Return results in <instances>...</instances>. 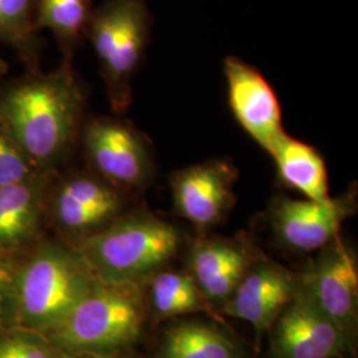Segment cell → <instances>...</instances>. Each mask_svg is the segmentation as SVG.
I'll list each match as a JSON object with an SVG mask.
<instances>
[{"label": "cell", "instance_id": "obj_1", "mask_svg": "<svg viewBox=\"0 0 358 358\" xmlns=\"http://www.w3.org/2000/svg\"><path fill=\"white\" fill-rule=\"evenodd\" d=\"M87 96L72 62L27 71L0 88V125L41 171L57 173L73 153Z\"/></svg>", "mask_w": 358, "mask_h": 358}, {"label": "cell", "instance_id": "obj_2", "mask_svg": "<svg viewBox=\"0 0 358 358\" xmlns=\"http://www.w3.org/2000/svg\"><path fill=\"white\" fill-rule=\"evenodd\" d=\"M96 282L75 245L38 241L15 266L8 327L45 336L68 317Z\"/></svg>", "mask_w": 358, "mask_h": 358}, {"label": "cell", "instance_id": "obj_3", "mask_svg": "<svg viewBox=\"0 0 358 358\" xmlns=\"http://www.w3.org/2000/svg\"><path fill=\"white\" fill-rule=\"evenodd\" d=\"M183 242L178 229L146 211L125 213L76 244L97 280L140 285L166 267Z\"/></svg>", "mask_w": 358, "mask_h": 358}, {"label": "cell", "instance_id": "obj_4", "mask_svg": "<svg viewBox=\"0 0 358 358\" xmlns=\"http://www.w3.org/2000/svg\"><path fill=\"white\" fill-rule=\"evenodd\" d=\"M145 320L140 285L97 280L68 317L44 337L64 355H118L140 340Z\"/></svg>", "mask_w": 358, "mask_h": 358}, {"label": "cell", "instance_id": "obj_5", "mask_svg": "<svg viewBox=\"0 0 358 358\" xmlns=\"http://www.w3.org/2000/svg\"><path fill=\"white\" fill-rule=\"evenodd\" d=\"M152 24L148 0H103L93 7L85 38L96 53L115 115H124L131 103L133 78L149 45Z\"/></svg>", "mask_w": 358, "mask_h": 358}, {"label": "cell", "instance_id": "obj_6", "mask_svg": "<svg viewBox=\"0 0 358 358\" xmlns=\"http://www.w3.org/2000/svg\"><path fill=\"white\" fill-rule=\"evenodd\" d=\"M80 143L88 170L121 192H141L155 176L149 142L129 121L93 117L84 125Z\"/></svg>", "mask_w": 358, "mask_h": 358}, {"label": "cell", "instance_id": "obj_7", "mask_svg": "<svg viewBox=\"0 0 358 358\" xmlns=\"http://www.w3.org/2000/svg\"><path fill=\"white\" fill-rule=\"evenodd\" d=\"M124 195L125 192L90 170L62 177L55 173L45 215L55 229L64 235L66 243L76 245L127 213Z\"/></svg>", "mask_w": 358, "mask_h": 358}, {"label": "cell", "instance_id": "obj_8", "mask_svg": "<svg viewBox=\"0 0 358 358\" xmlns=\"http://www.w3.org/2000/svg\"><path fill=\"white\" fill-rule=\"evenodd\" d=\"M355 208L353 192L325 202L276 196L269 205L267 220L278 243L294 252L309 254L337 239Z\"/></svg>", "mask_w": 358, "mask_h": 358}, {"label": "cell", "instance_id": "obj_9", "mask_svg": "<svg viewBox=\"0 0 358 358\" xmlns=\"http://www.w3.org/2000/svg\"><path fill=\"white\" fill-rule=\"evenodd\" d=\"M269 333L272 358H340L353 348L301 280Z\"/></svg>", "mask_w": 358, "mask_h": 358}, {"label": "cell", "instance_id": "obj_10", "mask_svg": "<svg viewBox=\"0 0 358 358\" xmlns=\"http://www.w3.org/2000/svg\"><path fill=\"white\" fill-rule=\"evenodd\" d=\"M300 280L321 310L353 345L358 320V264L355 250L338 236L321 248Z\"/></svg>", "mask_w": 358, "mask_h": 358}, {"label": "cell", "instance_id": "obj_11", "mask_svg": "<svg viewBox=\"0 0 358 358\" xmlns=\"http://www.w3.org/2000/svg\"><path fill=\"white\" fill-rule=\"evenodd\" d=\"M238 170L226 159H211L171 174L174 211L198 230L222 223L235 203Z\"/></svg>", "mask_w": 358, "mask_h": 358}, {"label": "cell", "instance_id": "obj_12", "mask_svg": "<svg viewBox=\"0 0 358 358\" xmlns=\"http://www.w3.org/2000/svg\"><path fill=\"white\" fill-rule=\"evenodd\" d=\"M299 285L300 276L291 269L259 256L220 312L250 324L260 341L294 299Z\"/></svg>", "mask_w": 358, "mask_h": 358}, {"label": "cell", "instance_id": "obj_13", "mask_svg": "<svg viewBox=\"0 0 358 358\" xmlns=\"http://www.w3.org/2000/svg\"><path fill=\"white\" fill-rule=\"evenodd\" d=\"M224 76L229 103L236 121L256 143L271 153L285 134L276 93L257 69L238 57L224 60Z\"/></svg>", "mask_w": 358, "mask_h": 358}, {"label": "cell", "instance_id": "obj_14", "mask_svg": "<svg viewBox=\"0 0 358 358\" xmlns=\"http://www.w3.org/2000/svg\"><path fill=\"white\" fill-rule=\"evenodd\" d=\"M259 256L247 241L203 238L190 248L189 273L210 306L220 309Z\"/></svg>", "mask_w": 358, "mask_h": 358}, {"label": "cell", "instance_id": "obj_15", "mask_svg": "<svg viewBox=\"0 0 358 358\" xmlns=\"http://www.w3.org/2000/svg\"><path fill=\"white\" fill-rule=\"evenodd\" d=\"M53 176L0 186V254L13 255L38 242Z\"/></svg>", "mask_w": 358, "mask_h": 358}, {"label": "cell", "instance_id": "obj_16", "mask_svg": "<svg viewBox=\"0 0 358 358\" xmlns=\"http://www.w3.org/2000/svg\"><path fill=\"white\" fill-rule=\"evenodd\" d=\"M155 358H244V349L215 324L182 320L165 331Z\"/></svg>", "mask_w": 358, "mask_h": 358}, {"label": "cell", "instance_id": "obj_17", "mask_svg": "<svg viewBox=\"0 0 358 358\" xmlns=\"http://www.w3.org/2000/svg\"><path fill=\"white\" fill-rule=\"evenodd\" d=\"M269 155L276 164L278 177L287 187L310 201L325 202L332 198L325 162L310 145L284 134Z\"/></svg>", "mask_w": 358, "mask_h": 358}, {"label": "cell", "instance_id": "obj_18", "mask_svg": "<svg viewBox=\"0 0 358 358\" xmlns=\"http://www.w3.org/2000/svg\"><path fill=\"white\" fill-rule=\"evenodd\" d=\"M93 7L92 0H38L34 26L38 34L50 31L63 60L73 62L78 45L85 38Z\"/></svg>", "mask_w": 358, "mask_h": 358}, {"label": "cell", "instance_id": "obj_19", "mask_svg": "<svg viewBox=\"0 0 358 358\" xmlns=\"http://www.w3.org/2000/svg\"><path fill=\"white\" fill-rule=\"evenodd\" d=\"M149 303L158 317L170 319L194 313L214 315V308L206 300L189 272L159 271L152 276Z\"/></svg>", "mask_w": 358, "mask_h": 358}, {"label": "cell", "instance_id": "obj_20", "mask_svg": "<svg viewBox=\"0 0 358 358\" xmlns=\"http://www.w3.org/2000/svg\"><path fill=\"white\" fill-rule=\"evenodd\" d=\"M38 0H0V43L13 50L27 71L40 69L45 40L35 29Z\"/></svg>", "mask_w": 358, "mask_h": 358}, {"label": "cell", "instance_id": "obj_21", "mask_svg": "<svg viewBox=\"0 0 358 358\" xmlns=\"http://www.w3.org/2000/svg\"><path fill=\"white\" fill-rule=\"evenodd\" d=\"M43 173L32 164L10 133L0 125V186L35 178Z\"/></svg>", "mask_w": 358, "mask_h": 358}, {"label": "cell", "instance_id": "obj_22", "mask_svg": "<svg viewBox=\"0 0 358 358\" xmlns=\"http://www.w3.org/2000/svg\"><path fill=\"white\" fill-rule=\"evenodd\" d=\"M16 262L11 255L0 254V329L8 327V307Z\"/></svg>", "mask_w": 358, "mask_h": 358}, {"label": "cell", "instance_id": "obj_23", "mask_svg": "<svg viewBox=\"0 0 358 358\" xmlns=\"http://www.w3.org/2000/svg\"><path fill=\"white\" fill-rule=\"evenodd\" d=\"M60 358H124L118 355H64L62 353Z\"/></svg>", "mask_w": 358, "mask_h": 358}]
</instances>
